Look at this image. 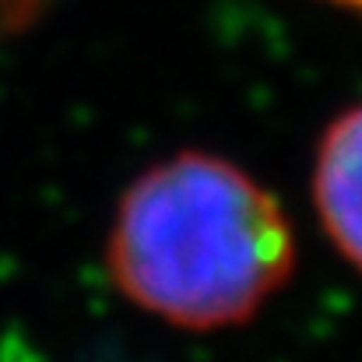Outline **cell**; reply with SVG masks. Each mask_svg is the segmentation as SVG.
<instances>
[{
  "label": "cell",
  "instance_id": "cell-3",
  "mask_svg": "<svg viewBox=\"0 0 362 362\" xmlns=\"http://www.w3.org/2000/svg\"><path fill=\"white\" fill-rule=\"evenodd\" d=\"M46 0H0V32H14L35 18Z\"/></svg>",
  "mask_w": 362,
  "mask_h": 362
},
{
  "label": "cell",
  "instance_id": "cell-1",
  "mask_svg": "<svg viewBox=\"0 0 362 362\" xmlns=\"http://www.w3.org/2000/svg\"><path fill=\"white\" fill-rule=\"evenodd\" d=\"M296 257L278 194L201 148L173 151L127 183L103 250L134 310L197 334L253 320L292 281Z\"/></svg>",
  "mask_w": 362,
  "mask_h": 362
},
{
  "label": "cell",
  "instance_id": "cell-4",
  "mask_svg": "<svg viewBox=\"0 0 362 362\" xmlns=\"http://www.w3.org/2000/svg\"><path fill=\"white\" fill-rule=\"evenodd\" d=\"M331 4H341V7H352V11H362V0H331Z\"/></svg>",
  "mask_w": 362,
  "mask_h": 362
},
{
  "label": "cell",
  "instance_id": "cell-2",
  "mask_svg": "<svg viewBox=\"0 0 362 362\" xmlns=\"http://www.w3.org/2000/svg\"><path fill=\"white\" fill-rule=\"evenodd\" d=\"M310 197L320 233L362 274V103L324 127L313 155Z\"/></svg>",
  "mask_w": 362,
  "mask_h": 362
}]
</instances>
